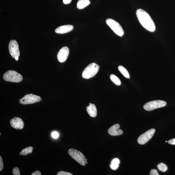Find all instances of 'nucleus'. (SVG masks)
Listing matches in <instances>:
<instances>
[{
    "label": "nucleus",
    "instance_id": "1",
    "mask_svg": "<svg viewBox=\"0 0 175 175\" xmlns=\"http://www.w3.org/2000/svg\"><path fill=\"white\" fill-rule=\"evenodd\" d=\"M136 14L139 23L144 28L150 32L155 31V23L148 13L142 9H139L137 10Z\"/></svg>",
    "mask_w": 175,
    "mask_h": 175
},
{
    "label": "nucleus",
    "instance_id": "2",
    "mask_svg": "<svg viewBox=\"0 0 175 175\" xmlns=\"http://www.w3.org/2000/svg\"><path fill=\"white\" fill-rule=\"evenodd\" d=\"M99 68V65L95 63L89 64L83 71L82 77L86 79L93 77L98 73Z\"/></svg>",
    "mask_w": 175,
    "mask_h": 175
},
{
    "label": "nucleus",
    "instance_id": "3",
    "mask_svg": "<svg viewBox=\"0 0 175 175\" xmlns=\"http://www.w3.org/2000/svg\"><path fill=\"white\" fill-rule=\"evenodd\" d=\"M68 152L70 156L81 165L84 166L87 163V159L79 151L71 148L68 150Z\"/></svg>",
    "mask_w": 175,
    "mask_h": 175
},
{
    "label": "nucleus",
    "instance_id": "4",
    "mask_svg": "<svg viewBox=\"0 0 175 175\" xmlns=\"http://www.w3.org/2000/svg\"><path fill=\"white\" fill-rule=\"evenodd\" d=\"M3 78L6 81L13 82H19L23 80V77L21 74L12 70L6 72L3 75Z\"/></svg>",
    "mask_w": 175,
    "mask_h": 175
},
{
    "label": "nucleus",
    "instance_id": "5",
    "mask_svg": "<svg viewBox=\"0 0 175 175\" xmlns=\"http://www.w3.org/2000/svg\"><path fill=\"white\" fill-rule=\"evenodd\" d=\"M106 22L116 35L121 37L124 35V31L118 22L111 19H107L106 20Z\"/></svg>",
    "mask_w": 175,
    "mask_h": 175
},
{
    "label": "nucleus",
    "instance_id": "6",
    "mask_svg": "<svg viewBox=\"0 0 175 175\" xmlns=\"http://www.w3.org/2000/svg\"><path fill=\"white\" fill-rule=\"evenodd\" d=\"M167 105L166 102L162 100H154L147 103L143 106L145 110L147 111H151L154 110L162 107Z\"/></svg>",
    "mask_w": 175,
    "mask_h": 175
},
{
    "label": "nucleus",
    "instance_id": "7",
    "mask_svg": "<svg viewBox=\"0 0 175 175\" xmlns=\"http://www.w3.org/2000/svg\"><path fill=\"white\" fill-rule=\"evenodd\" d=\"M41 100L39 96L32 94H27L19 100L20 103L24 105L33 104Z\"/></svg>",
    "mask_w": 175,
    "mask_h": 175
},
{
    "label": "nucleus",
    "instance_id": "8",
    "mask_svg": "<svg viewBox=\"0 0 175 175\" xmlns=\"http://www.w3.org/2000/svg\"><path fill=\"white\" fill-rule=\"evenodd\" d=\"M155 132L154 129L147 130L145 133L141 135L138 139V142L139 145H144L151 139Z\"/></svg>",
    "mask_w": 175,
    "mask_h": 175
},
{
    "label": "nucleus",
    "instance_id": "9",
    "mask_svg": "<svg viewBox=\"0 0 175 175\" xmlns=\"http://www.w3.org/2000/svg\"><path fill=\"white\" fill-rule=\"evenodd\" d=\"M9 49L10 54L13 58H15L16 57L20 56V53L18 44L15 40L10 41Z\"/></svg>",
    "mask_w": 175,
    "mask_h": 175
},
{
    "label": "nucleus",
    "instance_id": "10",
    "mask_svg": "<svg viewBox=\"0 0 175 175\" xmlns=\"http://www.w3.org/2000/svg\"><path fill=\"white\" fill-rule=\"evenodd\" d=\"M69 54V49L67 46L62 48L57 54V58L58 61L61 63L64 62L67 59Z\"/></svg>",
    "mask_w": 175,
    "mask_h": 175
},
{
    "label": "nucleus",
    "instance_id": "11",
    "mask_svg": "<svg viewBox=\"0 0 175 175\" xmlns=\"http://www.w3.org/2000/svg\"><path fill=\"white\" fill-rule=\"evenodd\" d=\"M10 124L12 127L17 129H23L24 123L22 119L18 117H15L10 121Z\"/></svg>",
    "mask_w": 175,
    "mask_h": 175
},
{
    "label": "nucleus",
    "instance_id": "12",
    "mask_svg": "<svg viewBox=\"0 0 175 175\" xmlns=\"http://www.w3.org/2000/svg\"><path fill=\"white\" fill-rule=\"evenodd\" d=\"M120 126L119 124H115L111 127L108 130L109 134L112 136H117L123 134V131L119 129Z\"/></svg>",
    "mask_w": 175,
    "mask_h": 175
},
{
    "label": "nucleus",
    "instance_id": "13",
    "mask_svg": "<svg viewBox=\"0 0 175 175\" xmlns=\"http://www.w3.org/2000/svg\"><path fill=\"white\" fill-rule=\"evenodd\" d=\"M73 26L71 25H64L57 27L55 31L59 34H64L69 32L73 29Z\"/></svg>",
    "mask_w": 175,
    "mask_h": 175
},
{
    "label": "nucleus",
    "instance_id": "14",
    "mask_svg": "<svg viewBox=\"0 0 175 175\" xmlns=\"http://www.w3.org/2000/svg\"><path fill=\"white\" fill-rule=\"evenodd\" d=\"M86 109L89 115L91 117L94 118L97 116V110L94 104H89V105L87 106Z\"/></svg>",
    "mask_w": 175,
    "mask_h": 175
},
{
    "label": "nucleus",
    "instance_id": "15",
    "mask_svg": "<svg viewBox=\"0 0 175 175\" xmlns=\"http://www.w3.org/2000/svg\"><path fill=\"white\" fill-rule=\"evenodd\" d=\"M90 3L89 0H79L77 3V7L78 9H82L86 7Z\"/></svg>",
    "mask_w": 175,
    "mask_h": 175
},
{
    "label": "nucleus",
    "instance_id": "16",
    "mask_svg": "<svg viewBox=\"0 0 175 175\" xmlns=\"http://www.w3.org/2000/svg\"><path fill=\"white\" fill-rule=\"evenodd\" d=\"M120 161L119 160L115 158L112 160L110 165L111 168L114 170H116L119 167V165L120 164Z\"/></svg>",
    "mask_w": 175,
    "mask_h": 175
},
{
    "label": "nucleus",
    "instance_id": "17",
    "mask_svg": "<svg viewBox=\"0 0 175 175\" xmlns=\"http://www.w3.org/2000/svg\"><path fill=\"white\" fill-rule=\"evenodd\" d=\"M33 147H26L22 150L21 152L19 153L20 155L25 156L28 155L29 154L33 152Z\"/></svg>",
    "mask_w": 175,
    "mask_h": 175
},
{
    "label": "nucleus",
    "instance_id": "18",
    "mask_svg": "<svg viewBox=\"0 0 175 175\" xmlns=\"http://www.w3.org/2000/svg\"><path fill=\"white\" fill-rule=\"evenodd\" d=\"M118 69L121 73L125 78H130V75L129 72L124 67L120 66L118 67Z\"/></svg>",
    "mask_w": 175,
    "mask_h": 175
},
{
    "label": "nucleus",
    "instance_id": "19",
    "mask_svg": "<svg viewBox=\"0 0 175 175\" xmlns=\"http://www.w3.org/2000/svg\"><path fill=\"white\" fill-rule=\"evenodd\" d=\"M111 81L115 85L119 86L121 85V82L119 79L114 74H111L110 76Z\"/></svg>",
    "mask_w": 175,
    "mask_h": 175
},
{
    "label": "nucleus",
    "instance_id": "20",
    "mask_svg": "<svg viewBox=\"0 0 175 175\" xmlns=\"http://www.w3.org/2000/svg\"><path fill=\"white\" fill-rule=\"evenodd\" d=\"M157 167L158 169L163 172H165L168 170V167L166 165L163 163H160L158 164Z\"/></svg>",
    "mask_w": 175,
    "mask_h": 175
},
{
    "label": "nucleus",
    "instance_id": "21",
    "mask_svg": "<svg viewBox=\"0 0 175 175\" xmlns=\"http://www.w3.org/2000/svg\"><path fill=\"white\" fill-rule=\"evenodd\" d=\"M13 175H20V169L18 167H15L13 168L12 170Z\"/></svg>",
    "mask_w": 175,
    "mask_h": 175
},
{
    "label": "nucleus",
    "instance_id": "22",
    "mask_svg": "<svg viewBox=\"0 0 175 175\" xmlns=\"http://www.w3.org/2000/svg\"><path fill=\"white\" fill-rule=\"evenodd\" d=\"M57 175H73V174L68 172H65V171H59L57 174Z\"/></svg>",
    "mask_w": 175,
    "mask_h": 175
},
{
    "label": "nucleus",
    "instance_id": "23",
    "mask_svg": "<svg viewBox=\"0 0 175 175\" xmlns=\"http://www.w3.org/2000/svg\"><path fill=\"white\" fill-rule=\"evenodd\" d=\"M52 136L54 139H57L59 136V134L57 132L54 131L52 133Z\"/></svg>",
    "mask_w": 175,
    "mask_h": 175
},
{
    "label": "nucleus",
    "instance_id": "24",
    "mask_svg": "<svg viewBox=\"0 0 175 175\" xmlns=\"http://www.w3.org/2000/svg\"><path fill=\"white\" fill-rule=\"evenodd\" d=\"M150 175H159L156 169H152L151 170L150 173Z\"/></svg>",
    "mask_w": 175,
    "mask_h": 175
},
{
    "label": "nucleus",
    "instance_id": "25",
    "mask_svg": "<svg viewBox=\"0 0 175 175\" xmlns=\"http://www.w3.org/2000/svg\"><path fill=\"white\" fill-rule=\"evenodd\" d=\"M3 163L1 156H0V171H1L3 168Z\"/></svg>",
    "mask_w": 175,
    "mask_h": 175
},
{
    "label": "nucleus",
    "instance_id": "26",
    "mask_svg": "<svg viewBox=\"0 0 175 175\" xmlns=\"http://www.w3.org/2000/svg\"><path fill=\"white\" fill-rule=\"evenodd\" d=\"M168 143L171 145H175V138L170 140Z\"/></svg>",
    "mask_w": 175,
    "mask_h": 175
},
{
    "label": "nucleus",
    "instance_id": "27",
    "mask_svg": "<svg viewBox=\"0 0 175 175\" xmlns=\"http://www.w3.org/2000/svg\"><path fill=\"white\" fill-rule=\"evenodd\" d=\"M41 173L39 171H36L33 173L31 175H41Z\"/></svg>",
    "mask_w": 175,
    "mask_h": 175
},
{
    "label": "nucleus",
    "instance_id": "28",
    "mask_svg": "<svg viewBox=\"0 0 175 175\" xmlns=\"http://www.w3.org/2000/svg\"><path fill=\"white\" fill-rule=\"evenodd\" d=\"M72 0H63V2L65 4H70Z\"/></svg>",
    "mask_w": 175,
    "mask_h": 175
},
{
    "label": "nucleus",
    "instance_id": "29",
    "mask_svg": "<svg viewBox=\"0 0 175 175\" xmlns=\"http://www.w3.org/2000/svg\"><path fill=\"white\" fill-rule=\"evenodd\" d=\"M15 58L16 60L17 61L19 59V57L17 56Z\"/></svg>",
    "mask_w": 175,
    "mask_h": 175
},
{
    "label": "nucleus",
    "instance_id": "30",
    "mask_svg": "<svg viewBox=\"0 0 175 175\" xmlns=\"http://www.w3.org/2000/svg\"><path fill=\"white\" fill-rule=\"evenodd\" d=\"M1 133H0V135L1 136Z\"/></svg>",
    "mask_w": 175,
    "mask_h": 175
},
{
    "label": "nucleus",
    "instance_id": "31",
    "mask_svg": "<svg viewBox=\"0 0 175 175\" xmlns=\"http://www.w3.org/2000/svg\"><path fill=\"white\" fill-rule=\"evenodd\" d=\"M167 142V141H166V142Z\"/></svg>",
    "mask_w": 175,
    "mask_h": 175
}]
</instances>
